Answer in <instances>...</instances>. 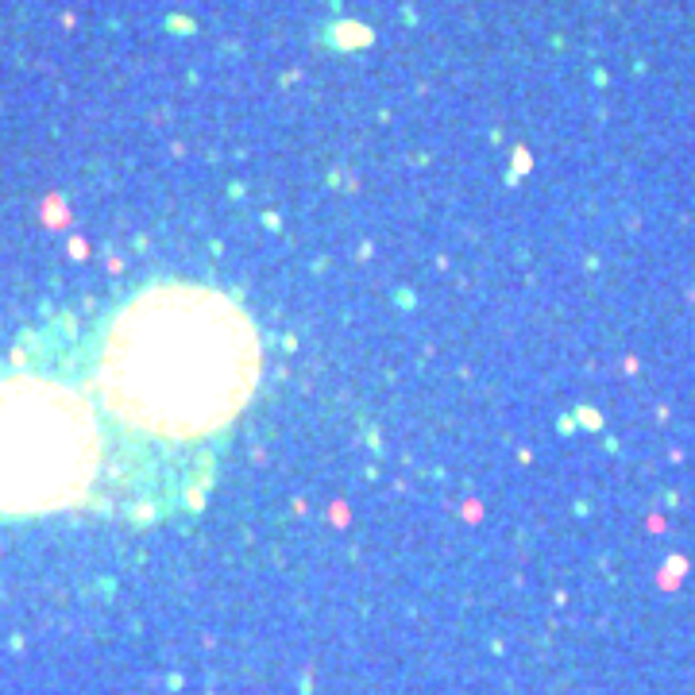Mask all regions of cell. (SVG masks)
<instances>
[{
	"label": "cell",
	"mask_w": 695,
	"mask_h": 695,
	"mask_svg": "<svg viewBox=\"0 0 695 695\" xmlns=\"http://www.w3.org/2000/svg\"><path fill=\"white\" fill-rule=\"evenodd\" d=\"M109 456V425L85 379L43 367L0 371V518L89 502Z\"/></svg>",
	"instance_id": "obj_2"
},
{
	"label": "cell",
	"mask_w": 695,
	"mask_h": 695,
	"mask_svg": "<svg viewBox=\"0 0 695 695\" xmlns=\"http://www.w3.org/2000/svg\"><path fill=\"white\" fill-rule=\"evenodd\" d=\"M263 375L259 325L224 286L159 278L128 294L93 337L85 382L112 448L139 460L151 495L209 483Z\"/></svg>",
	"instance_id": "obj_1"
}]
</instances>
